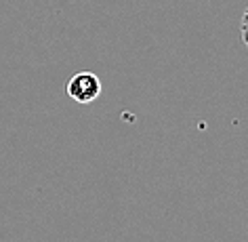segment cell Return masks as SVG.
Masks as SVG:
<instances>
[{"instance_id": "cell-1", "label": "cell", "mask_w": 248, "mask_h": 242, "mask_svg": "<svg viewBox=\"0 0 248 242\" xmlns=\"http://www.w3.org/2000/svg\"><path fill=\"white\" fill-rule=\"evenodd\" d=\"M65 91L76 103H91L101 95V80L93 72H78L67 80Z\"/></svg>"}, {"instance_id": "cell-2", "label": "cell", "mask_w": 248, "mask_h": 242, "mask_svg": "<svg viewBox=\"0 0 248 242\" xmlns=\"http://www.w3.org/2000/svg\"><path fill=\"white\" fill-rule=\"evenodd\" d=\"M240 38L244 42V47L248 48V7L242 13V21H240Z\"/></svg>"}]
</instances>
